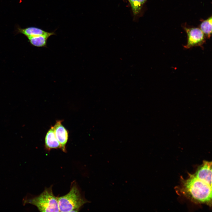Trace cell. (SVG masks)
<instances>
[{"mask_svg":"<svg viewBox=\"0 0 212 212\" xmlns=\"http://www.w3.org/2000/svg\"><path fill=\"white\" fill-rule=\"evenodd\" d=\"M193 174L197 178L212 186V162L203 160Z\"/></svg>","mask_w":212,"mask_h":212,"instance_id":"5","label":"cell"},{"mask_svg":"<svg viewBox=\"0 0 212 212\" xmlns=\"http://www.w3.org/2000/svg\"><path fill=\"white\" fill-rule=\"evenodd\" d=\"M62 120H57L54 126V133L59 143L61 148L66 152V145L68 138V132L62 124Z\"/></svg>","mask_w":212,"mask_h":212,"instance_id":"6","label":"cell"},{"mask_svg":"<svg viewBox=\"0 0 212 212\" xmlns=\"http://www.w3.org/2000/svg\"><path fill=\"white\" fill-rule=\"evenodd\" d=\"M18 33L22 34L27 37L39 35H48L50 37L55 35L54 32H49L40 28L34 27L18 29Z\"/></svg>","mask_w":212,"mask_h":212,"instance_id":"7","label":"cell"},{"mask_svg":"<svg viewBox=\"0 0 212 212\" xmlns=\"http://www.w3.org/2000/svg\"><path fill=\"white\" fill-rule=\"evenodd\" d=\"M212 19L211 16L203 21L201 24L200 29L204 34L206 38L209 39L212 34Z\"/></svg>","mask_w":212,"mask_h":212,"instance_id":"11","label":"cell"},{"mask_svg":"<svg viewBox=\"0 0 212 212\" xmlns=\"http://www.w3.org/2000/svg\"><path fill=\"white\" fill-rule=\"evenodd\" d=\"M45 147L50 150L52 149L61 148L60 144L55 136L54 126H52L47 133L45 138Z\"/></svg>","mask_w":212,"mask_h":212,"instance_id":"8","label":"cell"},{"mask_svg":"<svg viewBox=\"0 0 212 212\" xmlns=\"http://www.w3.org/2000/svg\"><path fill=\"white\" fill-rule=\"evenodd\" d=\"M186 179L181 178L177 190L184 197L196 204L212 205V186L188 173Z\"/></svg>","mask_w":212,"mask_h":212,"instance_id":"1","label":"cell"},{"mask_svg":"<svg viewBox=\"0 0 212 212\" xmlns=\"http://www.w3.org/2000/svg\"><path fill=\"white\" fill-rule=\"evenodd\" d=\"M24 205L30 204L36 206L41 212H59L58 198L53 195L51 188H46L39 196L33 198L26 196L23 199Z\"/></svg>","mask_w":212,"mask_h":212,"instance_id":"2","label":"cell"},{"mask_svg":"<svg viewBox=\"0 0 212 212\" xmlns=\"http://www.w3.org/2000/svg\"><path fill=\"white\" fill-rule=\"evenodd\" d=\"M48 35H39L27 37L29 42L32 46L37 47H47Z\"/></svg>","mask_w":212,"mask_h":212,"instance_id":"9","label":"cell"},{"mask_svg":"<svg viewBox=\"0 0 212 212\" xmlns=\"http://www.w3.org/2000/svg\"><path fill=\"white\" fill-rule=\"evenodd\" d=\"M58 206L60 212L77 211L87 201L82 197L77 187L73 185L66 195L58 198Z\"/></svg>","mask_w":212,"mask_h":212,"instance_id":"3","label":"cell"},{"mask_svg":"<svg viewBox=\"0 0 212 212\" xmlns=\"http://www.w3.org/2000/svg\"><path fill=\"white\" fill-rule=\"evenodd\" d=\"M187 35L186 44L184 46L186 49L193 47L202 46L206 42V37L200 29L198 28H184Z\"/></svg>","mask_w":212,"mask_h":212,"instance_id":"4","label":"cell"},{"mask_svg":"<svg viewBox=\"0 0 212 212\" xmlns=\"http://www.w3.org/2000/svg\"><path fill=\"white\" fill-rule=\"evenodd\" d=\"M129 2L133 15L135 17L138 16L141 11L143 5L147 0H127Z\"/></svg>","mask_w":212,"mask_h":212,"instance_id":"10","label":"cell"}]
</instances>
